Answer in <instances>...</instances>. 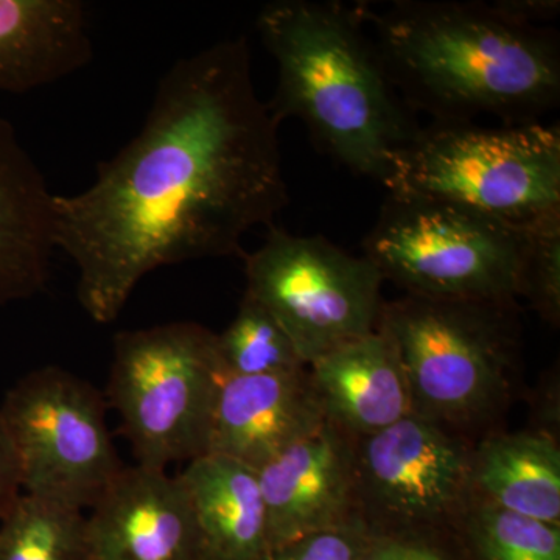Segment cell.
I'll list each match as a JSON object with an SVG mask.
<instances>
[{
	"label": "cell",
	"instance_id": "15",
	"mask_svg": "<svg viewBox=\"0 0 560 560\" xmlns=\"http://www.w3.org/2000/svg\"><path fill=\"white\" fill-rule=\"evenodd\" d=\"M54 197L20 136L0 116V307L46 289L54 256Z\"/></svg>",
	"mask_w": 560,
	"mask_h": 560
},
{
	"label": "cell",
	"instance_id": "11",
	"mask_svg": "<svg viewBox=\"0 0 560 560\" xmlns=\"http://www.w3.org/2000/svg\"><path fill=\"white\" fill-rule=\"evenodd\" d=\"M257 475L267 508L270 551L359 514L355 440L329 420Z\"/></svg>",
	"mask_w": 560,
	"mask_h": 560
},
{
	"label": "cell",
	"instance_id": "25",
	"mask_svg": "<svg viewBox=\"0 0 560 560\" xmlns=\"http://www.w3.org/2000/svg\"><path fill=\"white\" fill-rule=\"evenodd\" d=\"M22 495L20 460L0 419V517Z\"/></svg>",
	"mask_w": 560,
	"mask_h": 560
},
{
	"label": "cell",
	"instance_id": "9",
	"mask_svg": "<svg viewBox=\"0 0 560 560\" xmlns=\"http://www.w3.org/2000/svg\"><path fill=\"white\" fill-rule=\"evenodd\" d=\"M0 419L28 495L83 511L101 500L124 467L102 394L62 368H38L14 383Z\"/></svg>",
	"mask_w": 560,
	"mask_h": 560
},
{
	"label": "cell",
	"instance_id": "4",
	"mask_svg": "<svg viewBox=\"0 0 560 560\" xmlns=\"http://www.w3.org/2000/svg\"><path fill=\"white\" fill-rule=\"evenodd\" d=\"M378 327L396 342L412 412L453 431L504 407L521 349L517 302L429 300L383 304Z\"/></svg>",
	"mask_w": 560,
	"mask_h": 560
},
{
	"label": "cell",
	"instance_id": "13",
	"mask_svg": "<svg viewBox=\"0 0 560 560\" xmlns=\"http://www.w3.org/2000/svg\"><path fill=\"white\" fill-rule=\"evenodd\" d=\"M326 420L308 366L290 374L224 375L208 453L260 470Z\"/></svg>",
	"mask_w": 560,
	"mask_h": 560
},
{
	"label": "cell",
	"instance_id": "22",
	"mask_svg": "<svg viewBox=\"0 0 560 560\" xmlns=\"http://www.w3.org/2000/svg\"><path fill=\"white\" fill-rule=\"evenodd\" d=\"M518 298H526L541 319L559 326L560 213L526 230Z\"/></svg>",
	"mask_w": 560,
	"mask_h": 560
},
{
	"label": "cell",
	"instance_id": "1",
	"mask_svg": "<svg viewBox=\"0 0 560 560\" xmlns=\"http://www.w3.org/2000/svg\"><path fill=\"white\" fill-rule=\"evenodd\" d=\"M289 205L279 124L257 94L246 36L180 58L145 121L80 194L54 197V242L92 320L117 319L162 267L242 257Z\"/></svg>",
	"mask_w": 560,
	"mask_h": 560
},
{
	"label": "cell",
	"instance_id": "21",
	"mask_svg": "<svg viewBox=\"0 0 560 560\" xmlns=\"http://www.w3.org/2000/svg\"><path fill=\"white\" fill-rule=\"evenodd\" d=\"M217 350L226 375L257 377L307 368L278 320L246 294L230 326L217 334Z\"/></svg>",
	"mask_w": 560,
	"mask_h": 560
},
{
	"label": "cell",
	"instance_id": "2",
	"mask_svg": "<svg viewBox=\"0 0 560 560\" xmlns=\"http://www.w3.org/2000/svg\"><path fill=\"white\" fill-rule=\"evenodd\" d=\"M364 18L405 105L431 121L536 124L560 102V40L492 2L397 0Z\"/></svg>",
	"mask_w": 560,
	"mask_h": 560
},
{
	"label": "cell",
	"instance_id": "6",
	"mask_svg": "<svg viewBox=\"0 0 560 560\" xmlns=\"http://www.w3.org/2000/svg\"><path fill=\"white\" fill-rule=\"evenodd\" d=\"M217 334L175 320L114 337L108 399L140 466L208 455L223 377Z\"/></svg>",
	"mask_w": 560,
	"mask_h": 560
},
{
	"label": "cell",
	"instance_id": "8",
	"mask_svg": "<svg viewBox=\"0 0 560 560\" xmlns=\"http://www.w3.org/2000/svg\"><path fill=\"white\" fill-rule=\"evenodd\" d=\"M242 259L246 296L271 313L307 366L378 329L385 279L368 257L272 224L259 248Z\"/></svg>",
	"mask_w": 560,
	"mask_h": 560
},
{
	"label": "cell",
	"instance_id": "18",
	"mask_svg": "<svg viewBox=\"0 0 560 560\" xmlns=\"http://www.w3.org/2000/svg\"><path fill=\"white\" fill-rule=\"evenodd\" d=\"M471 495L560 526V451L550 434L486 438L470 456Z\"/></svg>",
	"mask_w": 560,
	"mask_h": 560
},
{
	"label": "cell",
	"instance_id": "14",
	"mask_svg": "<svg viewBox=\"0 0 560 560\" xmlns=\"http://www.w3.org/2000/svg\"><path fill=\"white\" fill-rule=\"evenodd\" d=\"M329 422L353 440L388 429L412 412L410 383L396 342L378 327L308 364Z\"/></svg>",
	"mask_w": 560,
	"mask_h": 560
},
{
	"label": "cell",
	"instance_id": "26",
	"mask_svg": "<svg viewBox=\"0 0 560 560\" xmlns=\"http://www.w3.org/2000/svg\"><path fill=\"white\" fill-rule=\"evenodd\" d=\"M492 5L511 21L536 27H547L560 13L559 0H497Z\"/></svg>",
	"mask_w": 560,
	"mask_h": 560
},
{
	"label": "cell",
	"instance_id": "3",
	"mask_svg": "<svg viewBox=\"0 0 560 560\" xmlns=\"http://www.w3.org/2000/svg\"><path fill=\"white\" fill-rule=\"evenodd\" d=\"M256 25L278 69L267 103L275 120H301L316 149L385 184L420 125L386 72L364 3L276 0Z\"/></svg>",
	"mask_w": 560,
	"mask_h": 560
},
{
	"label": "cell",
	"instance_id": "16",
	"mask_svg": "<svg viewBox=\"0 0 560 560\" xmlns=\"http://www.w3.org/2000/svg\"><path fill=\"white\" fill-rule=\"evenodd\" d=\"M94 50L79 0H0V92L27 94L90 65Z\"/></svg>",
	"mask_w": 560,
	"mask_h": 560
},
{
	"label": "cell",
	"instance_id": "20",
	"mask_svg": "<svg viewBox=\"0 0 560 560\" xmlns=\"http://www.w3.org/2000/svg\"><path fill=\"white\" fill-rule=\"evenodd\" d=\"M475 560H560V526L471 495L456 518Z\"/></svg>",
	"mask_w": 560,
	"mask_h": 560
},
{
	"label": "cell",
	"instance_id": "24",
	"mask_svg": "<svg viewBox=\"0 0 560 560\" xmlns=\"http://www.w3.org/2000/svg\"><path fill=\"white\" fill-rule=\"evenodd\" d=\"M359 560H455L447 550L418 529H372Z\"/></svg>",
	"mask_w": 560,
	"mask_h": 560
},
{
	"label": "cell",
	"instance_id": "23",
	"mask_svg": "<svg viewBox=\"0 0 560 560\" xmlns=\"http://www.w3.org/2000/svg\"><path fill=\"white\" fill-rule=\"evenodd\" d=\"M372 528L360 514L268 552L264 560H359Z\"/></svg>",
	"mask_w": 560,
	"mask_h": 560
},
{
	"label": "cell",
	"instance_id": "12",
	"mask_svg": "<svg viewBox=\"0 0 560 560\" xmlns=\"http://www.w3.org/2000/svg\"><path fill=\"white\" fill-rule=\"evenodd\" d=\"M91 510L92 560H198L194 511L179 475L121 467Z\"/></svg>",
	"mask_w": 560,
	"mask_h": 560
},
{
	"label": "cell",
	"instance_id": "5",
	"mask_svg": "<svg viewBox=\"0 0 560 560\" xmlns=\"http://www.w3.org/2000/svg\"><path fill=\"white\" fill-rule=\"evenodd\" d=\"M383 186L388 194L455 202L528 230L560 213L559 125H420Z\"/></svg>",
	"mask_w": 560,
	"mask_h": 560
},
{
	"label": "cell",
	"instance_id": "19",
	"mask_svg": "<svg viewBox=\"0 0 560 560\" xmlns=\"http://www.w3.org/2000/svg\"><path fill=\"white\" fill-rule=\"evenodd\" d=\"M0 560H92L86 515L22 492L0 517Z\"/></svg>",
	"mask_w": 560,
	"mask_h": 560
},
{
	"label": "cell",
	"instance_id": "10",
	"mask_svg": "<svg viewBox=\"0 0 560 560\" xmlns=\"http://www.w3.org/2000/svg\"><path fill=\"white\" fill-rule=\"evenodd\" d=\"M471 448L420 416L355 440L357 510L372 529H422L456 521L471 499Z\"/></svg>",
	"mask_w": 560,
	"mask_h": 560
},
{
	"label": "cell",
	"instance_id": "17",
	"mask_svg": "<svg viewBox=\"0 0 560 560\" xmlns=\"http://www.w3.org/2000/svg\"><path fill=\"white\" fill-rule=\"evenodd\" d=\"M178 475L194 511L198 560L267 558V508L257 470L208 453L187 463Z\"/></svg>",
	"mask_w": 560,
	"mask_h": 560
},
{
	"label": "cell",
	"instance_id": "7",
	"mask_svg": "<svg viewBox=\"0 0 560 560\" xmlns=\"http://www.w3.org/2000/svg\"><path fill=\"white\" fill-rule=\"evenodd\" d=\"M525 234L455 202L388 194L363 249L408 296L515 302Z\"/></svg>",
	"mask_w": 560,
	"mask_h": 560
}]
</instances>
